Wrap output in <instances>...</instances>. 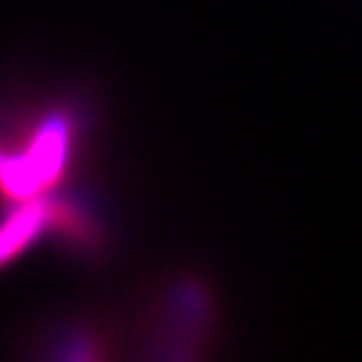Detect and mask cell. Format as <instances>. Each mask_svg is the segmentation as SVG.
<instances>
[{
	"label": "cell",
	"mask_w": 362,
	"mask_h": 362,
	"mask_svg": "<svg viewBox=\"0 0 362 362\" xmlns=\"http://www.w3.org/2000/svg\"><path fill=\"white\" fill-rule=\"evenodd\" d=\"M66 129L61 121L48 124L23 158H11L0 166V184L13 197H33L61 174L66 158Z\"/></svg>",
	"instance_id": "6da1fadb"
},
{
	"label": "cell",
	"mask_w": 362,
	"mask_h": 362,
	"mask_svg": "<svg viewBox=\"0 0 362 362\" xmlns=\"http://www.w3.org/2000/svg\"><path fill=\"white\" fill-rule=\"evenodd\" d=\"M48 221H51V211L38 199H30L16 214L8 216L0 226V264L11 262L18 252L28 247Z\"/></svg>",
	"instance_id": "7a4b0ae2"
}]
</instances>
